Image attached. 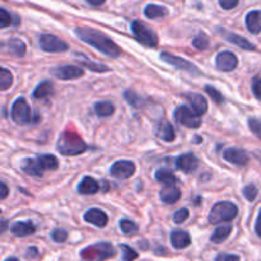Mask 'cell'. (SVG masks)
I'll use <instances>...</instances> for the list:
<instances>
[{
    "mask_svg": "<svg viewBox=\"0 0 261 261\" xmlns=\"http://www.w3.org/2000/svg\"><path fill=\"white\" fill-rule=\"evenodd\" d=\"M155 133H157L158 138H161V139L165 140V142L167 143L173 142L176 138V133H175V129H173L172 124L166 121V120H163V121H161L160 124H158Z\"/></svg>",
    "mask_w": 261,
    "mask_h": 261,
    "instance_id": "obj_21",
    "label": "cell"
},
{
    "mask_svg": "<svg viewBox=\"0 0 261 261\" xmlns=\"http://www.w3.org/2000/svg\"><path fill=\"white\" fill-rule=\"evenodd\" d=\"M256 157L259 158L260 162H261V150H259V152H256Z\"/></svg>",
    "mask_w": 261,
    "mask_h": 261,
    "instance_id": "obj_53",
    "label": "cell"
},
{
    "mask_svg": "<svg viewBox=\"0 0 261 261\" xmlns=\"http://www.w3.org/2000/svg\"><path fill=\"white\" fill-rule=\"evenodd\" d=\"M223 158L227 162L236 166H246L250 161L249 153L240 148H227L223 152Z\"/></svg>",
    "mask_w": 261,
    "mask_h": 261,
    "instance_id": "obj_12",
    "label": "cell"
},
{
    "mask_svg": "<svg viewBox=\"0 0 261 261\" xmlns=\"http://www.w3.org/2000/svg\"><path fill=\"white\" fill-rule=\"evenodd\" d=\"M94 111H96L97 116L99 117H107V116H111L115 111V107L111 102H97L94 105Z\"/></svg>",
    "mask_w": 261,
    "mask_h": 261,
    "instance_id": "obj_32",
    "label": "cell"
},
{
    "mask_svg": "<svg viewBox=\"0 0 261 261\" xmlns=\"http://www.w3.org/2000/svg\"><path fill=\"white\" fill-rule=\"evenodd\" d=\"M246 25L252 35H259L261 32V10H252L246 15Z\"/></svg>",
    "mask_w": 261,
    "mask_h": 261,
    "instance_id": "obj_23",
    "label": "cell"
},
{
    "mask_svg": "<svg viewBox=\"0 0 261 261\" xmlns=\"http://www.w3.org/2000/svg\"><path fill=\"white\" fill-rule=\"evenodd\" d=\"M51 239H53L55 242H58V244L65 242L66 240H68V232H66L65 229H61V228L54 229L53 233H51Z\"/></svg>",
    "mask_w": 261,
    "mask_h": 261,
    "instance_id": "obj_41",
    "label": "cell"
},
{
    "mask_svg": "<svg viewBox=\"0 0 261 261\" xmlns=\"http://www.w3.org/2000/svg\"><path fill=\"white\" fill-rule=\"evenodd\" d=\"M257 193H259V191H257V188L255 185H252V184H250V185L245 186L244 188V196L249 201H254L255 199H256Z\"/></svg>",
    "mask_w": 261,
    "mask_h": 261,
    "instance_id": "obj_40",
    "label": "cell"
},
{
    "mask_svg": "<svg viewBox=\"0 0 261 261\" xmlns=\"http://www.w3.org/2000/svg\"><path fill=\"white\" fill-rule=\"evenodd\" d=\"M173 116H175V120L178 124L184 125V126L189 127V129H198L201 125L200 116L198 114H195L194 110H190L186 106L177 107Z\"/></svg>",
    "mask_w": 261,
    "mask_h": 261,
    "instance_id": "obj_8",
    "label": "cell"
},
{
    "mask_svg": "<svg viewBox=\"0 0 261 261\" xmlns=\"http://www.w3.org/2000/svg\"><path fill=\"white\" fill-rule=\"evenodd\" d=\"M105 2H106V0H87V3L91 5H93V7H99V5L103 4Z\"/></svg>",
    "mask_w": 261,
    "mask_h": 261,
    "instance_id": "obj_50",
    "label": "cell"
},
{
    "mask_svg": "<svg viewBox=\"0 0 261 261\" xmlns=\"http://www.w3.org/2000/svg\"><path fill=\"white\" fill-rule=\"evenodd\" d=\"M38 255V250L36 249V247H28L27 251H25V257L27 259H33V257H36Z\"/></svg>",
    "mask_w": 261,
    "mask_h": 261,
    "instance_id": "obj_47",
    "label": "cell"
},
{
    "mask_svg": "<svg viewBox=\"0 0 261 261\" xmlns=\"http://www.w3.org/2000/svg\"><path fill=\"white\" fill-rule=\"evenodd\" d=\"M5 261H19V260H18L17 257H8V259Z\"/></svg>",
    "mask_w": 261,
    "mask_h": 261,
    "instance_id": "obj_52",
    "label": "cell"
},
{
    "mask_svg": "<svg viewBox=\"0 0 261 261\" xmlns=\"http://www.w3.org/2000/svg\"><path fill=\"white\" fill-rule=\"evenodd\" d=\"M53 88H54L53 82L50 81L41 82V83L36 87L35 91H33V97L37 99L46 98V97H48L51 93H53Z\"/></svg>",
    "mask_w": 261,
    "mask_h": 261,
    "instance_id": "obj_29",
    "label": "cell"
},
{
    "mask_svg": "<svg viewBox=\"0 0 261 261\" xmlns=\"http://www.w3.org/2000/svg\"><path fill=\"white\" fill-rule=\"evenodd\" d=\"M255 232H256L257 236H259L261 239V209L259 212V216H257L256 223H255Z\"/></svg>",
    "mask_w": 261,
    "mask_h": 261,
    "instance_id": "obj_48",
    "label": "cell"
},
{
    "mask_svg": "<svg viewBox=\"0 0 261 261\" xmlns=\"http://www.w3.org/2000/svg\"><path fill=\"white\" fill-rule=\"evenodd\" d=\"M120 229L124 234L130 236V234H135L138 232V226L134 222L129 221V219H121L120 221Z\"/></svg>",
    "mask_w": 261,
    "mask_h": 261,
    "instance_id": "obj_35",
    "label": "cell"
},
{
    "mask_svg": "<svg viewBox=\"0 0 261 261\" xmlns=\"http://www.w3.org/2000/svg\"><path fill=\"white\" fill-rule=\"evenodd\" d=\"M51 74L56 78L61 79V81H71V79H78L84 75L83 69L78 68L74 65H64L58 66V68L53 69Z\"/></svg>",
    "mask_w": 261,
    "mask_h": 261,
    "instance_id": "obj_11",
    "label": "cell"
},
{
    "mask_svg": "<svg viewBox=\"0 0 261 261\" xmlns=\"http://www.w3.org/2000/svg\"><path fill=\"white\" fill-rule=\"evenodd\" d=\"M216 65L221 71H233L239 65V59L233 53L223 51L217 55Z\"/></svg>",
    "mask_w": 261,
    "mask_h": 261,
    "instance_id": "obj_13",
    "label": "cell"
},
{
    "mask_svg": "<svg viewBox=\"0 0 261 261\" xmlns=\"http://www.w3.org/2000/svg\"><path fill=\"white\" fill-rule=\"evenodd\" d=\"M56 148H58V152L60 154L71 157V155H78L84 153L88 147L76 133L68 130L59 137Z\"/></svg>",
    "mask_w": 261,
    "mask_h": 261,
    "instance_id": "obj_2",
    "label": "cell"
},
{
    "mask_svg": "<svg viewBox=\"0 0 261 261\" xmlns=\"http://www.w3.org/2000/svg\"><path fill=\"white\" fill-rule=\"evenodd\" d=\"M249 126L250 129H251V132L261 139V120L256 119V117H250Z\"/></svg>",
    "mask_w": 261,
    "mask_h": 261,
    "instance_id": "obj_42",
    "label": "cell"
},
{
    "mask_svg": "<svg viewBox=\"0 0 261 261\" xmlns=\"http://www.w3.org/2000/svg\"><path fill=\"white\" fill-rule=\"evenodd\" d=\"M120 249L122 252V261H134L138 259V252L133 250V247H130L129 245H120Z\"/></svg>",
    "mask_w": 261,
    "mask_h": 261,
    "instance_id": "obj_37",
    "label": "cell"
},
{
    "mask_svg": "<svg viewBox=\"0 0 261 261\" xmlns=\"http://www.w3.org/2000/svg\"><path fill=\"white\" fill-rule=\"evenodd\" d=\"M20 167H22V170L27 175L33 176V177H42L43 175V170L40 166V163H38L37 158H35V160H32V158H25Z\"/></svg>",
    "mask_w": 261,
    "mask_h": 261,
    "instance_id": "obj_22",
    "label": "cell"
},
{
    "mask_svg": "<svg viewBox=\"0 0 261 261\" xmlns=\"http://www.w3.org/2000/svg\"><path fill=\"white\" fill-rule=\"evenodd\" d=\"M132 32L140 43L148 47H155L158 45V36L149 27L143 24L139 20L132 23Z\"/></svg>",
    "mask_w": 261,
    "mask_h": 261,
    "instance_id": "obj_6",
    "label": "cell"
},
{
    "mask_svg": "<svg viewBox=\"0 0 261 261\" xmlns=\"http://www.w3.org/2000/svg\"><path fill=\"white\" fill-rule=\"evenodd\" d=\"M204 89H205L206 93L209 94V97H211V98L213 99L216 103H218V105L223 103L224 98H223V96H222V93L218 91V89L214 88L213 86H209V84H208V86L204 87Z\"/></svg>",
    "mask_w": 261,
    "mask_h": 261,
    "instance_id": "obj_39",
    "label": "cell"
},
{
    "mask_svg": "<svg viewBox=\"0 0 261 261\" xmlns=\"http://www.w3.org/2000/svg\"><path fill=\"white\" fill-rule=\"evenodd\" d=\"M75 35L81 38L83 42L88 43L92 47L98 50L99 53L110 56V58H119L121 55V48L114 42L110 37L99 31L88 27L75 28Z\"/></svg>",
    "mask_w": 261,
    "mask_h": 261,
    "instance_id": "obj_1",
    "label": "cell"
},
{
    "mask_svg": "<svg viewBox=\"0 0 261 261\" xmlns=\"http://www.w3.org/2000/svg\"><path fill=\"white\" fill-rule=\"evenodd\" d=\"M186 97H188L194 112L198 114L199 116H201V115H204L208 111V101H206L204 96L199 93H188Z\"/></svg>",
    "mask_w": 261,
    "mask_h": 261,
    "instance_id": "obj_17",
    "label": "cell"
},
{
    "mask_svg": "<svg viewBox=\"0 0 261 261\" xmlns=\"http://www.w3.org/2000/svg\"><path fill=\"white\" fill-rule=\"evenodd\" d=\"M252 92H254L255 97L261 101V76L255 79L254 83H252Z\"/></svg>",
    "mask_w": 261,
    "mask_h": 261,
    "instance_id": "obj_45",
    "label": "cell"
},
{
    "mask_svg": "<svg viewBox=\"0 0 261 261\" xmlns=\"http://www.w3.org/2000/svg\"><path fill=\"white\" fill-rule=\"evenodd\" d=\"M10 232L17 237H25L36 232V226L31 221L15 222L10 227Z\"/></svg>",
    "mask_w": 261,
    "mask_h": 261,
    "instance_id": "obj_18",
    "label": "cell"
},
{
    "mask_svg": "<svg viewBox=\"0 0 261 261\" xmlns=\"http://www.w3.org/2000/svg\"><path fill=\"white\" fill-rule=\"evenodd\" d=\"M79 63L82 64V66L91 71H96V73H106V71H110V68L106 65H102V64L93 63V61L88 60H79Z\"/></svg>",
    "mask_w": 261,
    "mask_h": 261,
    "instance_id": "obj_34",
    "label": "cell"
},
{
    "mask_svg": "<svg viewBox=\"0 0 261 261\" xmlns=\"http://www.w3.org/2000/svg\"><path fill=\"white\" fill-rule=\"evenodd\" d=\"M160 198L165 204H175L181 199V191L176 186L167 185L161 190Z\"/></svg>",
    "mask_w": 261,
    "mask_h": 261,
    "instance_id": "obj_20",
    "label": "cell"
},
{
    "mask_svg": "<svg viewBox=\"0 0 261 261\" xmlns=\"http://www.w3.org/2000/svg\"><path fill=\"white\" fill-rule=\"evenodd\" d=\"M0 188H2V199H5L8 196V193H9V190H8L7 185H5L4 182L0 184Z\"/></svg>",
    "mask_w": 261,
    "mask_h": 261,
    "instance_id": "obj_49",
    "label": "cell"
},
{
    "mask_svg": "<svg viewBox=\"0 0 261 261\" xmlns=\"http://www.w3.org/2000/svg\"><path fill=\"white\" fill-rule=\"evenodd\" d=\"M231 233H232L231 224H227V226H221L213 232V234H212V237H211V241L214 242V244H221V242L226 241Z\"/></svg>",
    "mask_w": 261,
    "mask_h": 261,
    "instance_id": "obj_28",
    "label": "cell"
},
{
    "mask_svg": "<svg viewBox=\"0 0 261 261\" xmlns=\"http://www.w3.org/2000/svg\"><path fill=\"white\" fill-rule=\"evenodd\" d=\"M99 185L93 177H89V176H86L83 177V180L79 182L78 185V193L82 194V195H92V194H96L98 191Z\"/></svg>",
    "mask_w": 261,
    "mask_h": 261,
    "instance_id": "obj_24",
    "label": "cell"
},
{
    "mask_svg": "<svg viewBox=\"0 0 261 261\" xmlns=\"http://www.w3.org/2000/svg\"><path fill=\"white\" fill-rule=\"evenodd\" d=\"M135 172V165L132 161H116L110 168L111 176L121 180L130 178Z\"/></svg>",
    "mask_w": 261,
    "mask_h": 261,
    "instance_id": "obj_10",
    "label": "cell"
},
{
    "mask_svg": "<svg viewBox=\"0 0 261 261\" xmlns=\"http://www.w3.org/2000/svg\"><path fill=\"white\" fill-rule=\"evenodd\" d=\"M176 167L185 173H191L199 167V160L193 153H186L176 160Z\"/></svg>",
    "mask_w": 261,
    "mask_h": 261,
    "instance_id": "obj_16",
    "label": "cell"
},
{
    "mask_svg": "<svg viewBox=\"0 0 261 261\" xmlns=\"http://www.w3.org/2000/svg\"><path fill=\"white\" fill-rule=\"evenodd\" d=\"M20 19L14 14H10L7 9H0V27L7 28L9 25H19Z\"/></svg>",
    "mask_w": 261,
    "mask_h": 261,
    "instance_id": "obj_30",
    "label": "cell"
},
{
    "mask_svg": "<svg viewBox=\"0 0 261 261\" xmlns=\"http://www.w3.org/2000/svg\"><path fill=\"white\" fill-rule=\"evenodd\" d=\"M161 59H162L165 63L175 66V68H177L178 70L186 71V73L190 74V75H193V76H200L201 75V71L199 70L198 66L194 65L193 63H190V61L186 60V59L180 58V56L172 55V54H170V53H162L161 54Z\"/></svg>",
    "mask_w": 261,
    "mask_h": 261,
    "instance_id": "obj_7",
    "label": "cell"
},
{
    "mask_svg": "<svg viewBox=\"0 0 261 261\" xmlns=\"http://www.w3.org/2000/svg\"><path fill=\"white\" fill-rule=\"evenodd\" d=\"M38 43H40L41 48L46 53H64L69 48L68 43L59 40L56 36L48 35V33L41 35L38 37Z\"/></svg>",
    "mask_w": 261,
    "mask_h": 261,
    "instance_id": "obj_9",
    "label": "cell"
},
{
    "mask_svg": "<svg viewBox=\"0 0 261 261\" xmlns=\"http://www.w3.org/2000/svg\"><path fill=\"white\" fill-rule=\"evenodd\" d=\"M194 47H196L198 50H206L211 45V41H209V37L204 33H199L195 38L193 40Z\"/></svg>",
    "mask_w": 261,
    "mask_h": 261,
    "instance_id": "obj_36",
    "label": "cell"
},
{
    "mask_svg": "<svg viewBox=\"0 0 261 261\" xmlns=\"http://www.w3.org/2000/svg\"><path fill=\"white\" fill-rule=\"evenodd\" d=\"M144 14L149 19H157V18L166 17L168 14V10L167 8L162 7V5L148 4L144 9Z\"/></svg>",
    "mask_w": 261,
    "mask_h": 261,
    "instance_id": "obj_25",
    "label": "cell"
},
{
    "mask_svg": "<svg viewBox=\"0 0 261 261\" xmlns=\"http://www.w3.org/2000/svg\"><path fill=\"white\" fill-rule=\"evenodd\" d=\"M239 2L240 0H219V5H221L222 9L231 10L239 5Z\"/></svg>",
    "mask_w": 261,
    "mask_h": 261,
    "instance_id": "obj_44",
    "label": "cell"
},
{
    "mask_svg": "<svg viewBox=\"0 0 261 261\" xmlns=\"http://www.w3.org/2000/svg\"><path fill=\"white\" fill-rule=\"evenodd\" d=\"M154 176L158 182L165 184V185H175L178 181L177 177L168 170H158Z\"/></svg>",
    "mask_w": 261,
    "mask_h": 261,
    "instance_id": "obj_31",
    "label": "cell"
},
{
    "mask_svg": "<svg viewBox=\"0 0 261 261\" xmlns=\"http://www.w3.org/2000/svg\"><path fill=\"white\" fill-rule=\"evenodd\" d=\"M124 96H125V99L127 101V103L132 105L133 107H140V106H142L143 98L139 96V94L135 93V92L126 91L124 93Z\"/></svg>",
    "mask_w": 261,
    "mask_h": 261,
    "instance_id": "obj_38",
    "label": "cell"
},
{
    "mask_svg": "<svg viewBox=\"0 0 261 261\" xmlns=\"http://www.w3.org/2000/svg\"><path fill=\"white\" fill-rule=\"evenodd\" d=\"M10 115H12V120L17 125H28L32 122V111H31L30 105L27 103L23 97H19L14 101L12 105V110H10Z\"/></svg>",
    "mask_w": 261,
    "mask_h": 261,
    "instance_id": "obj_5",
    "label": "cell"
},
{
    "mask_svg": "<svg viewBox=\"0 0 261 261\" xmlns=\"http://www.w3.org/2000/svg\"><path fill=\"white\" fill-rule=\"evenodd\" d=\"M7 45H8V50H9V53H12L13 55L19 56V58H22V56L25 55L27 46H25V43L23 42L22 40H19V38H10V40L7 42Z\"/></svg>",
    "mask_w": 261,
    "mask_h": 261,
    "instance_id": "obj_26",
    "label": "cell"
},
{
    "mask_svg": "<svg viewBox=\"0 0 261 261\" xmlns=\"http://www.w3.org/2000/svg\"><path fill=\"white\" fill-rule=\"evenodd\" d=\"M214 261H240V256L232 254H219Z\"/></svg>",
    "mask_w": 261,
    "mask_h": 261,
    "instance_id": "obj_46",
    "label": "cell"
},
{
    "mask_svg": "<svg viewBox=\"0 0 261 261\" xmlns=\"http://www.w3.org/2000/svg\"><path fill=\"white\" fill-rule=\"evenodd\" d=\"M84 221L87 223H91L93 226L98 227V228H103L109 223V217L103 211L97 208H92L84 213Z\"/></svg>",
    "mask_w": 261,
    "mask_h": 261,
    "instance_id": "obj_15",
    "label": "cell"
},
{
    "mask_svg": "<svg viewBox=\"0 0 261 261\" xmlns=\"http://www.w3.org/2000/svg\"><path fill=\"white\" fill-rule=\"evenodd\" d=\"M189 216H190V214H189L188 209H178V211L175 212V214H173V222H175L176 224H181L189 218Z\"/></svg>",
    "mask_w": 261,
    "mask_h": 261,
    "instance_id": "obj_43",
    "label": "cell"
},
{
    "mask_svg": "<svg viewBox=\"0 0 261 261\" xmlns=\"http://www.w3.org/2000/svg\"><path fill=\"white\" fill-rule=\"evenodd\" d=\"M37 161L40 163V166L42 167V170H50L54 171L59 167V161L55 155L53 154H42V155H37Z\"/></svg>",
    "mask_w": 261,
    "mask_h": 261,
    "instance_id": "obj_27",
    "label": "cell"
},
{
    "mask_svg": "<svg viewBox=\"0 0 261 261\" xmlns=\"http://www.w3.org/2000/svg\"><path fill=\"white\" fill-rule=\"evenodd\" d=\"M115 255H116V251L109 242H98V244L86 247L81 252V257L84 261H105Z\"/></svg>",
    "mask_w": 261,
    "mask_h": 261,
    "instance_id": "obj_4",
    "label": "cell"
},
{
    "mask_svg": "<svg viewBox=\"0 0 261 261\" xmlns=\"http://www.w3.org/2000/svg\"><path fill=\"white\" fill-rule=\"evenodd\" d=\"M171 244L176 250L186 249L191 245V237L185 231H173L171 233Z\"/></svg>",
    "mask_w": 261,
    "mask_h": 261,
    "instance_id": "obj_19",
    "label": "cell"
},
{
    "mask_svg": "<svg viewBox=\"0 0 261 261\" xmlns=\"http://www.w3.org/2000/svg\"><path fill=\"white\" fill-rule=\"evenodd\" d=\"M12 84L13 74L10 73L8 69L2 68V70H0V89H2V91H7Z\"/></svg>",
    "mask_w": 261,
    "mask_h": 261,
    "instance_id": "obj_33",
    "label": "cell"
},
{
    "mask_svg": "<svg viewBox=\"0 0 261 261\" xmlns=\"http://www.w3.org/2000/svg\"><path fill=\"white\" fill-rule=\"evenodd\" d=\"M237 214H239V208L236 204L231 203V201H219V203L214 204L208 219L212 224H218L221 222L233 221Z\"/></svg>",
    "mask_w": 261,
    "mask_h": 261,
    "instance_id": "obj_3",
    "label": "cell"
},
{
    "mask_svg": "<svg viewBox=\"0 0 261 261\" xmlns=\"http://www.w3.org/2000/svg\"><path fill=\"white\" fill-rule=\"evenodd\" d=\"M5 228H7V221H3V228H2V232L5 231Z\"/></svg>",
    "mask_w": 261,
    "mask_h": 261,
    "instance_id": "obj_51",
    "label": "cell"
},
{
    "mask_svg": "<svg viewBox=\"0 0 261 261\" xmlns=\"http://www.w3.org/2000/svg\"><path fill=\"white\" fill-rule=\"evenodd\" d=\"M218 32H219V35L223 36V37L226 38L228 42H231V43H233V45L239 46V47L242 48V50L254 51L255 48H256V46H255L254 43H251L249 40H246V38L242 37V36L236 35V33L231 32V31H227V30H224V28H219Z\"/></svg>",
    "mask_w": 261,
    "mask_h": 261,
    "instance_id": "obj_14",
    "label": "cell"
}]
</instances>
